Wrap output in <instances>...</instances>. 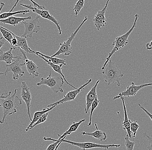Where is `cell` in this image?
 <instances>
[{
    "instance_id": "cell-23",
    "label": "cell",
    "mask_w": 152,
    "mask_h": 150,
    "mask_svg": "<svg viewBox=\"0 0 152 150\" xmlns=\"http://www.w3.org/2000/svg\"><path fill=\"white\" fill-rule=\"evenodd\" d=\"M5 6V4L3 2L1 3V7H0V12L1 11L2 9ZM30 12L29 10H20V11H15V12H5L0 14V20L5 19L9 18L10 17L16 15V14H22L25 15L26 13Z\"/></svg>"
},
{
    "instance_id": "cell-3",
    "label": "cell",
    "mask_w": 152,
    "mask_h": 150,
    "mask_svg": "<svg viewBox=\"0 0 152 150\" xmlns=\"http://www.w3.org/2000/svg\"><path fill=\"white\" fill-rule=\"evenodd\" d=\"M138 18V14H136L135 15L134 21V24H133V26L131 27V28L126 33L121 35V36H118V37H117L115 38L113 44V46L114 48H113V50L109 53V55L106 58V61L104 62L103 67L102 68V70L104 68V66L106 65V64L109 62L114 53H115L116 52L118 51L119 50L125 47L128 44V38L132 32L134 31L135 28L136 27L137 23Z\"/></svg>"
},
{
    "instance_id": "cell-19",
    "label": "cell",
    "mask_w": 152,
    "mask_h": 150,
    "mask_svg": "<svg viewBox=\"0 0 152 150\" xmlns=\"http://www.w3.org/2000/svg\"><path fill=\"white\" fill-rule=\"evenodd\" d=\"M32 19L31 16L26 18H19V17H10L9 18L2 20H0V23L4 24H7L10 25L16 26L17 25L21 24V23L26 20H30Z\"/></svg>"
},
{
    "instance_id": "cell-9",
    "label": "cell",
    "mask_w": 152,
    "mask_h": 150,
    "mask_svg": "<svg viewBox=\"0 0 152 150\" xmlns=\"http://www.w3.org/2000/svg\"><path fill=\"white\" fill-rule=\"evenodd\" d=\"M20 4L23 7L31 10L33 12L37 14L39 16H41L42 18L49 20V21H50L52 22H53V23L55 24L56 25V26L58 30L59 34L60 35H61L62 31L61 29V28L60 26L59 23L57 21L56 19L55 18L54 16L50 14L47 8L45 9L41 10L37 8V7H33L31 5H26L22 3H20Z\"/></svg>"
},
{
    "instance_id": "cell-18",
    "label": "cell",
    "mask_w": 152,
    "mask_h": 150,
    "mask_svg": "<svg viewBox=\"0 0 152 150\" xmlns=\"http://www.w3.org/2000/svg\"><path fill=\"white\" fill-rule=\"evenodd\" d=\"M95 126L96 129V130L95 131L91 133H87L83 132L81 133L83 135L93 137L94 138H96L100 141H105L107 139V135H106V133L104 132H102V131L99 129L96 122L95 123Z\"/></svg>"
},
{
    "instance_id": "cell-33",
    "label": "cell",
    "mask_w": 152,
    "mask_h": 150,
    "mask_svg": "<svg viewBox=\"0 0 152 150\" xmlns=\"http://www.w3.org/2000/svg\"><path fill=\"white\" fill-rule=\"evenodd\" d=\"M19 1H20V0H18V1H17V2L18 3ZM29 1H31V2H32V3L34 5V7H37V8H39V9L41 10L46 9V7H45L44 6L40 5L38 4L35 2L33 0H29Z\"/></svg>"
},
{
    "instance_id": "cell-4",
    "label": "cell",
    "mask_w": 152,
    "mask_h": 150,
    "mask_svg": "<svg viewBox=\"0 0 152 150\" xmlns=\"http://www.w3.org/2000/svg\"><path fill=\"white\" fill-rule=\"evenodd\" d=\"M49 74L46 78H42L40 81L37 83L38 86L45 85L52 89L56 93H62L64 92L62 86L64 84V80L62 76H52L51 68L49 69Z\"/></svg>"
},
{
    "instance_id": "cell-22",
    "label": "cell",
    "mask_w": 152,
    "mask_h": 150,
    "mask_svg": "<svg viewBox=\"0 0 152 150\" xmlns=\"http://www.w3.org/2000/svg\"><path fill=\"white\" fill-rule=\"evenodd\" d=\"M85 119H83L80 120L79 122H73V124L70 126L69 129L66 132H65L62 135H60L58 134V136L59 138L58 140H61L64 137L67 136L68 135H70L72 133L75 132L77 130V129H78L81 124L83 122H85Z\"/></svg>"
},
{
    "instance_id": "cell-10",
    "label": "cell",
    "mask_w": 152,
    "mask_h": 150,
    "mask_svg": "<svg viewBox=\"0 0 152 150\" xmlns=\"http://www.w3.org/2000/svg\"><path fill=\"white\" fill-rule=\"evenodd\" d=\"M92 81V79H89L84 85H83L81 86L79 88H77V89L74 90L70 91L68 92L66 95H64L63 99L58 100V101L55 102V103L48 105V107L50 108L56 105H59V104H62L63 103H66V102H69L70 101L75 100L79 93H80L84 89V88L87 85L90 83Z\"/></svg>"
},
{
    "instance_id": "cell-30",
    "label": "cell",
    "mask_w": 152,
    "mask_h": 150,
    "mask_svg": "<svg viewBox=\"0 0 152 150\" xmlns=\"http://www.w3.org/2000/svg\"><path fill=\"white\" fill-rule=\"evenodd\" d=\"M48 112H46L43 115L40 117L37 121L33 124V126L30 127V129H29V130L33 129V128L36 126H38V125L42 124V123H44L45 122H46L47 120L48 116Z\"/></svg>"
},
{
    "instance_id": "cell-1",
    "label": "cell",
    "mask_w": 152,
    "mask_h": 150,
    "mask_svg": "<svg viewBox=\"0 0 152 150\" xmlns=\"http://www.w3.org/2000/svg\"><path fill=\"white\" fill-rule=\"evenodd\" d=\"M17 92L18 89H16L12 95L11 91L1 94L2 98H0V107L2 109L3 112L2 118L0 120L1 124H4L8 115L16 113L18 112L17 108L22 104L21 99L17 95Z\"/></svg>"
},
{
    "instance_id": "cell-7",
    "label": "cell",
    "mask_w": 152,
    "mask_h": 150,
    "mask_svg": "<svg viewBox=\"0 0 152 150\" xmlns=\"http://www.w3.org/2000/svg\"><path fill=\"white\" fill-rule=\"evenodd\" d=\"M40 16L37 15L35 18L26 20L21 23L25 27V32L21 37L26 38H32L33 33H37L40 30V27L38 25L39 23Z\"/></svg>"
},
{
    "instance_id": "cell-16",
    "label": "cell",
    "mask_w": 152,
    "mask_h": 150,
    "mask_svg": "<svg viewBox=\"0 0 152 150\" xmlns=\"http://www.w3.org/2000/svg\"><path fill=\"white\" fill-rule=\"evenodd\" d=\"M35 54L36 55H37V56H39L40 58L41 59H42L43 60H44L46 63L50 67H51V68H52V69H53L54 71H55L56 72H57V73L59 74L60 75H61L62 77L63 78L64 80L65 81V82H66V84L69 85V86H71V87H72L73 88L75 89H77V88H76L73 85H71V84H70L69 82H68V81L66 80V78H65V76H64V75L63 73L62 72V66H63V65L62 64H60V65H56L55 64H53V63H52V62H50L49 61L47 60V59H45L44 57H43V56H41L39 54H38V53H36L35 51Z\"/></svg>"
},
{
    "instance_id": "cell-29",
    "label": "cell",
    "mask_w": 152,
    "mask_h": 150,
    "mask_svg": "<svg viewBox=\"0 0 152 150\" xmlns=\"http://www.w3.org/2000/svg\"><path fill=\"white\" fill-rule=\"evenodd\" d=\"M85 0H78L74 6L73 10L75 12V17H77L84 5Z\"/></svg>"
},
{
    "instance_id": "cell-28",
    "label": "cell",
    "mask_w": 152,
    "mask_h": 150,
    "mask_svg": "<svg viewBox=\"0 0 152 150\" xmlns=\"http://www.w3.org/2000/svg\"><path fill=\"white\" fill-rule=\"evenodd\" d=\"M130 129H131V132L133 134V140L134 141V139L136 136V134L137 133V130L139 129V125L137 123V121H133L132 122L130 120Z\"/></svg>"
},
{
    "instance_id": "cell-38",
    "label": "cell",
    "mask_w": 152,
    "mask_h": 150,
    "mask_svg": "<svg viewBox=\"0 0 152 150\" xmlns=\"http://www.w3.org/2000/svg\"><path fill=\"white\" fill-rule=\"evenodd\" d=\"M0 75H6L4 73H0Z\"/></svg>"
},
{
    "instance_id": "cell-5",
    "label": "cell",
    "mask_w": 152,
    "mask_h": 150,
    "mask_svg": "<svg viewBox=\"0 0 152 150\" xmlns=\"http://www.w3.org/2000/svg\"><path fill=\"white\" fill-rule=\"evenodd\" d=\"M88 20V18L86 16L85 18L83 21L82 22L80 25L79 26L77 27V28L76 30L75 31L71 34V36L67 39V41L64 42L63 43H60L59 44L60 48L55 53L52 55V57H56V56H59V55L63 54L65 56H68L71 55L72 52V48L71 47V43L73 41V40L75 38L77 33H78L80 28L83 26L84 24Z\"/></svg>"
},
{
    "instance_id": "cell-24",
    "label": "cell",
    "mask_w": 152,
    "mask_h": 150,
    "mask_svg": "<svg viewBox=\"0 0 152 150\" xmlns=\"http://www.w3.org/2000/svg\"><path fill=\"white\" fill-rule=\"evenodd\" d=\"M35 52L36 53H38V54H39V55L43 56V57H44L45 59H47L48 61L52 62L53 64H55L56 65L62 64L64 66L67 65V64L66 63V59H60V58H56L55 57H52V56H47V55L42 54V53L39 52L35 51Z\"/></svg>"
},
{
    "instance_id": "cell-8",
    "label": "cell",
    "mask_w": 152,
    "mask_h": 150,
    "mask_svg": "<svg viewBox=\"0 0 152 150\" xmlns=\"http://www.w3.org/2000/svg\"><path fill=\"white\" fill-rule=\"evenodd\" d=\"M62 142L68 143L71 144L72 146H76L79 147L82 150H86L89 149H94V148H100V149H109V148H118L120 147V145H101V144H96V143H93V142H77L75 141H69V140L64 139L62 141Z\"/></svg>"
},
{
    "instance_id": "cell-27",
    "label": "cell",
    "mask_w": 152,
    "mask_h": 150,
    "mask_svg": "<svg viewBox=\"0 0 152 150\" xmlns=\"http://www.w3.org/2000/svg\"><path fill=\"white\" fill-rule=\"evenodd\" d=\"M66 136L64 137L61 140H58V139H53L52 137H44L43 139L45 141H55V142L54 143H52V144H50L49 146H48V147H47V149L45 150H54L56 148L57 146H58V144L63 140L64 139H65Z\"/></svg>"
},
{
    "instance_id": "cell-35",
    "label": "cell",
    "mask_w": 152,
    "mask_h": 150,
    "mask_svg": "<svg viewBox=\"0 0 152 150\" xmlns=\"http://www.w3.org/2000/svg\"><path fill=\"white\" fill-rule=\"evenodd\" d=\"M6 41V40L3 37L0 38V50H1V47L4 45Z\"/></svg>"
},
{
    "instance_id": "cell-13",
    "label": "cell",
    "mask_w": 152,
    "mask_h": 150,
    "mask_svg": "<svg viewBox=\"0 0 152 150\" xmlns=\"http://www.w3.org/2000/svg\"><path fill=\"white\" fill-rule=\"evenodd\" d=\"M111 0H107L104 8L99 10L95 15L94 18V22L95 27L98 30H99L102 27L105 26L107 23V20L105 17V12L108 6L109 2Z\"/></svg>"
},
{
    "instance_id": "cell-36",
    "label": "cell",
    "mask_w": 152,
    "mask_h": 150,
    "mask_svg": "<svg viewBox=\"0 0 152 150\" xmlns=\"http://www.w3.org/2000/svg\"><path fill=\"white\" fill-rule=\"evenodd\" d=\"M146 47L147 50H152V41H151L150 43L146 44Z\"/></svg>"
},
{
    "instance_id": "cell-21",
    "label": "cell",
    "mask_w": 152,
    "mask_h": 150,
    "mask_svg": "<svg viewBox=\"0 0 152 150\" xmlns=\"http://www.w3.org/2000/svg\"><path fill=\"white\" fill-rule=\"evenodd\" d=\"M15 50L16 48L11 47L8 51L3 52L2 54L0 55V61H4L7 64H10L15 61L14 58L16 59L17 56H14L12 54V52L13 50Z\"/></svg>"
},
{
    "instance_id": "cell-12",
    "label": "cell",
    "mask_w": 152,
    "mask_h": 150,
    "mask_svg": "<svg viewBox=\"0 0 152 150\" xmlns=\"http://www.w3.org/2000/svg\"><path fill=\"white\" fill-rule=\"evenodd\" d=\"M21 88V97L26 104L27 114L29 119L30 121H31L32 118H31V114H30V107H31V102L32 100V95H31L30 89L25 82H22Z\"/></svg>"
},
{
    "instance_id": "cell-15",
    "label": "cell",
    "mask_w": 152,
    "mask_h": 150,
    "mask_svg": "<svg viewBox=\"0 0 152 150\" xmlns=\"http://www.w3.org/2000/svg\"><path fill=\"white\" fill-rule=\"evenodd\" d=\"M100 80H97L94 86L92 87L90 91L86 95V107L85 109V113L87 114L89 112L92 103L94 101L95 98L97 95L96 89L99 83Z\"/></svg>"
},
{
    "instance_id": "cell-40",
    "label": "cell",
    "mask_w": 152,
    "mask_h": 150,
    "mask_svg": "<svg viewBox=\"0 0 152 150\" xmlns=\"http://www.w3.org/2000/svg\"><path fill=\"white\" fill-rule=\"evenodd\" d=\"M0 1H1V0H0Z\"/></svg>"
},
{
    "instance_id": "cell-17",
    "label": "cell",
    "mask_w": 152,
    "mask_h": 150,
    "mask_svg": "<svg viewBox=\"0 0 152 150\" xmlns=\"http://www.w3.org/2000/svg\"><path fill=\"white\" fill-rule=\"evenodd\" d=\"M122 101L123 104L124 112V119L122 121V127L123 129L127 132V134L129 138H132V133L130 129V119L128 118V113H127V109L124 101V97H122L120 98Z\"/></svg>"
},
{
    "instance_id": "cell-31",
    "label": "cell",
    "mask_w": 152,
    "mask_h": 150,
    "mask_svg": "<svg viewBox=\"0 0 152 150\" xmlns=\"http://www.w3.org/2000/svg\"><path fill=\"white\" fill-rule=\"evenodd\" d=\"M135 142L134 141H131L129 139L128 134L125 137V146L127 150H134Z\"/></svg>"
},
{
    "instance_id": "cell-26",
    "label": "cell",
    "mask_w": 152,
    "mask_h": 150,
    "mask_svg": "<svg viewBox=\"0 0 152 150\" xmlns=\"http://www.w3.org/2000/svg\"><path fill=\"white\" fill-rule=\"evenodd\" d=\"M99 102V100L98 99L97 95H96V98H95L94 101L92 103L91 107H91V110H90V120H89V123H88V125H87V126H91V125H92V120L93 113L95 109L98 106Z\"/></svg>"
},
{
    "instance_id": "cell-11",
    "label": "cell",
    "mask_w": 152,
    "mask_h": 150,
    "mask_svg": "<svg viewBox=\"0 0 152 150\" xmlns=\"http://www.w3.org/2000/svg\"><path fill=\"white\" fill-rule=\"evenodd\" d=\"M149 86H152V83L142 84L139 86H136L134 82H132L131 83V85L128 86L125 90L119 93L118 95L115 96L114 97L113 100H115L116 99H120L122 97H131V96H135L137 94V92L143 88Z\"/></svg>"
},
{
    "instance_id": "cell-20",
    "label": "cell",
    "mask_w": 152,
    "mask_h": 150,
    "mask_svg": "<svg viewBox=\"0 0 152 150\" xmlns=\"http://www.w3.org/2000/svg\"><path fill=\"white\" fill-rule=\"evenodd\" d=\"M58 106V105H56L50 108L48 107L46 108H46H45V109H43L42 110L39 111H37L34 113L33 119L31 120V122L29 123L27 128L26 129V131L28 132V131H29V129H30V127L32 126L33 124H35V123L38 121V119H39L40 117H41L46 112H49L53 110L54 108L56 107V106Z\"/></svg>"
},
{
    "instance_id": "cell-37",
    "label": "cell",
    "mask_w": 152,
    "mask_h": 150,
    "mask_svg": "<svg viewBox=\"0 0 152 150\" xmlns=\"http://www.w3.org/2000/svg\"><path fill=\"white\" fill-rule=\"evenodd\" d=\"M62 141H61V142H60V143H59L58 144V146H57L56 148V149H55L54 150H58V149L59 147V146H60L61 144V143H62Z\"/></svg>"
},
{
    "instance_id": "cell-39",
    "label": "cell",
    "mask_w": 152,
    "mask_h": 150,
    "mask_svg": "<svg viewBox=\"0 0 152 150\" xmlns=\"http://www.w3.org/2000/svg\"><path fill=\"white\" fill-rule=\"evenodd\" d=\"M2 98L1 94H0V98Z\"/></svg>"
},
{
    "instance_id": "cell-34",
    "label": "cell",
    "mask_w": 152,
    "mask_h": 150,
    "mask_svg": "<svg viewBox=\"0 0 152 150\" xmlns=\"http://www.w3.org/2000/svg\"><path fill=\"white\" fill-rule=\"evenodd\" d=\"M139 106L140 107V109H142V110L143 111L145 112L146 113V114L147 115H148V116H149V117H150V118H151V120H152V114L150 112H149L147 110V109H145L144 107H143V106H141L140 104H138Z\"/></svg>"
},
{
    "instance_id": "cell-6",
    "label": "cell",
    "mask_w": 152,
    "mask_h": 150,
    "mask_svg": "<svg viewBox=\"0 0 152 150\" xmlns=\"http://www.w3.org/2000/svg\"><path fill=\"white\" fill-rule=\"evenodd\" d=\"M22 59L21 56H17L14 62L6 66V70L4 72L6 76L7 75L8 72H13V79L17 80H18L19 77H22L24 75L25 71L23 70L22 67L25 66V64L23 62L22 63Z\"/></svg>"
},
{
    "instance_id": "cell-2",
    "label": "cell",
    "mask_w": 152,
    "mask_h": 150,
    "mask_svg": "<svg viewBox=\"0 0 152 150\" xmlns=\"http://www.w3.org/2000/svg\"><path fill=\"white\" fill-rule=\"evenodd\" d=\"M102 70V76L105 83L110 85L117 83V86H120L121 78L124 75L115 63L109 60Z\"/></svg>"
},
{
    "instance_id": "cell-25",
    "label": "cell",
    "mask_w": 152,
    "mask_h": 150,
    "mask_svg": "<svg viewBox=\"0 0 152 150\" xmlns=\"http://www.w3.org/2000/svg\"><path fill=\"white\" fill-rule=\"evenodd\" d=\"M0 32L3 35V37L7 41L11 44V41L14 38V36L11 33L10 30L0 26Z\"/></svg>"
},
{
    "instance_id": "cell-32",
    "label": "cell",
    "mask_w": 152,
    "mask_h": 150,
    "mask_svg": "<svg viewBox=\"0 0 152 150\" xmlns=\"http://www.w3.org/2000/svg\"><path fill=\"white\" fill-rule=\"evenodd\" d=\"M143 136L147 137V140L148 141V142H149V146H147V149L148 150H152V137L149 136V135L147 134V132L143 133Z\"/></svg>"
},
{
    "instance_id": "cell-14",
    "label": "cell",
    "mask_w": 152,
    "mask_h": 150,
    "mask_svg": "<svg viewBox=\"0 0 152 150\" xmlns=\"http://www.w3.org/2000/svg\"><path fill=\"white\" fill-rule=\"evenodd\" d=\"M18 49L21 52L23 56V61L24 63L25 66H26V69H27L29 75H33L34 78L38 77L39 75V72H38L39 67L33 61H30L27 58V56H26V53L25 52L21 49L18 48Z\"/></svg>"
}]
</instances>
